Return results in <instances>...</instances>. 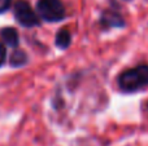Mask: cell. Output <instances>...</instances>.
<instances>
[{
	"label": "cell",
	"instance_id": "cell-5",
	"mask_svg": "<svg viewBox=\"0 0 148 146\" xmlns=\"http://www.w3.org/2000/svg\"><path fill=\"white\" fill-rule=\"evenodd\" d=\"M0 35H1V39L7 45L12 47V48H17L18 44H20V36H18V32L16 28L13 27H4L0 31Z\"/></svg>",
	"mask_w": 148,
	"mask_h": 146
},
{
	"label": "cell",
	"instance_id": "cell-9",
	"mask_svg": "<svg viewBox=\"0 0 148 146\" xmlns=\"http://www.w3.org/2000/svg\"><path fill=\"white\" fill-rule=\"evenodd\" d=\"M5 57H7V52H5V47L0 43V66L4 64Z\"/></svg>",
	"mask_w": 148,
	"mask_h": 146
},
{
	"label": "cell",
	"instance_id": "cell-3",
	"mask_svg": "<svg viewBox=\"0 0 148 146\" xmlns=\"http://www.w3.org/2000/svg\"><path fill=\"white\" fill-rule=\"evenodd\" d=\"M13 14H14L16 21L23 27H35L40 25L38 14L26 0H17L14 3Z\"/></svg>",
	"mask_w": 148,
	"mask_h": 146
},
{
	"label": "cell",
	"instance_id": "cell-2",
	"mask_svg": "<svg viewBox=\"0 0 148 146\" xmlns=\"http://www.w3.org/2000/svg\"><path fill=\"white\" fill-rule=\"evenodd\" d=\"M36 12L46 22H59L66 16L61 0H39L36 3Z\"/></svg>",
	"mask_w": 148,
	"mask_h": 146
},
{
	"label": "cell",
	"instance_id": "cell-1",
	"mask_svg": "<svg viewBox=\"0 0 148 146\" xmlns=\"http://www.w3.org/2000/svg\"><path fill=\"white\" fill-rule=\"evenodd\" d=\"M117 84L125 93H134L148 87V65H139L122 71L117 78Z\"/></svg>",
	"mask_w": 148,
	"mask_h": 146
},
{
	"label": "cell",
	"instance_id": "cell-8",
	"mask_svg": "<svg viewBox=\"0 0 148 146\" xmlns=\"http://www.w3.org/2000/svg\"><path fill=\"white\" fill-rule=\"evenodd\" d=\"M12 0H0V13H4L9 9Z\"/></svg>",
	"mask_w": 148,
	"mask_h": 146
},
{
	"label": "cell",
	"instance_id": "cell-10",
	"mask_svg": "<svg viewBox=\"0 0 148 146\" xmlns=\"http://www.w3.org/2000/svg\"><path fill=\"white\" fill-rule=\"evenodd\" d=\"M147 107H148V103H147Z\"/></svg>",
	"mask_w": 148,
	"mask_h": 146
},
{
	"label": "cell",
	"instance_id": "cell-6",
	"mask_svg": "<svg viewBox=\"0 0 148 146\" xmlns=\"http://www.w3.org/2000/svg\"><path fill=\"white\" fill-rule=\"evenodd\" d=\"M56 47L60 49H68L72 44V34L66 30V28H61L59 32L56 34V39H55Z\"/></svg>",
	"mask_w": 148,
	"mask_h": 146
},
{
	"label": "cell",
	"instance_id": "cell-4",
	"mask_svg": "<svg viewBox=\"0 0 148 146\" xmlns=\"http://www.w3.org/2000/svg\"><path fill=\"white\" fill-rule=\"evenodd\" d=\"M100 25L103 28H113V27H125V20L122 16L113 10H104L100 16Z\"/></svg>",
	"mask_w": 148,
	"mask_h": 146
},
{
	"label": "cell",
	"instance_id": "cell-7",
	"mask_svg": "<svg viewBox=\"0 0 148 146\" xmlns=\"http://www.w3.org/2000/svg\"><path fill=\"white\" fill-rule=\"evenodd\" d=\"M27 54L22 49H14L9 56V64L12 67H21L27 64Z\"/></svg>",
	"mask_w": 148,
	"mask_h": 146
}]
</instances>
